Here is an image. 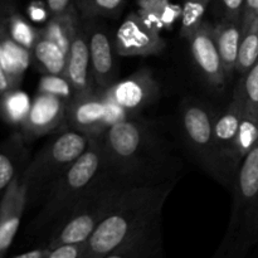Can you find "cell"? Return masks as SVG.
<instances>
[{"mask_svg":"<svg viewBox=\"0 0 258 258\" xmlns=\"http://www.w3.org/2000/svg\"><path fill=\"white\" fill-rule=\"evenodd\" d=\"M258 59V13L248 25L242 28V39L239 45L236 72L243 76Z\"/></svg>","mask_w":258,"mask_h":258,"instance_id":"24","label":"cell"},{"mask_svg":"<svg viewBox=\"0 0 258 258\" xmlns=\"http://www.w3.org/2000/svg\"><path fill=\"white\" fill-rule=\"evenodd\" d=\"M38 92L58 96L67 103L76 96L75 87L66 75H44L38 85Z\"/></svg>","mask_w":258,"mask_h":258,"instance_id":"28","label":"cell"},{"mask_svg":"<svg viewBox=\"0 0 258 258\" xmlns=\"http://www.w3.org/2000/svg\"><path fill=\"white\" fill-rule=\"evenodd\" d=\"M12 90H15L14 85H13L12 80H10V77L8 76L7 71L4 70V67H3L2 63H0V96H3L4 93L9 92V91Z\"/></svg>","mask_w":258,"mask_h":258,"instance_id":"35","label":"cell"},{"mask_svg":"<svg viewBox=\"0 0 258 258\" xmlns=\"http://www.w3.org/2000/svg\"><path fill=\"white\" fill-rule=\"evenodd\" d=\"M96 138L102 148L103 170L121 184L176 180L170 148L145 121L128 116L111 123Z\"/></svg>","mask_w":258,"mask_h":258,"instance_id":"1","label":"cell"},{"mask_svg":"<svg viewBox=\"0 0 258 258\" xmlns=\"http://www.w3.org/2000/svg\"><path fill=\"white\" fill-rule=\"evenodd\" d=\"M80 23L81 17L78 14L75 3H72L68 9H66L63 13L50 15L45 27L40 29V33L44 37L53 40L55 44L59 45L68 54L71 40H72L73 34L77 30Z\"/></svg>","mask_w":258,"mask_h":258,"instance_id":"22","label":"cell"},{"mask_svg":"<svg viewBox=\"0 0 258 258\" xmlns=\"http://www.w3.org/2000/svg\"><path fill=\"white\" fill-rule=\"evenodd\" d=\"M258 13V0H246L244 2V8L243 13H242V28H244L246 25L249 24L252 19L254 18Z\"/></svg>","mask_w":258,"mask_h":258,"instance_id":"33","label":"cell"},{"mask_svg":"<svg viewBox=\"0 0 258 258\" xmlns=\"http://www.w3.org/2000/svg\"><path fill=\"white\" fill-rule=\"evenodd\" d=\"M103 173V153L97 138L91 139L83 155L48 189L42 211L33 222V229L57 224L97 183Z\"/></svg>","mask_w":258,"mask_h":258,"instance_id":"4","label":"cell"},{"mask_svg":"<svg viewBox=\"0 0 258 258\" xmlns=\"http://www.w3.org/2000/svg\"><path fill=\"white\" fill-rule=\"evenodd\" d=\"M20 133H14L0 145V199L13 180L23 173L20 169L28 159V149Z\"/></svg>","mask_w":258,"mask_h":258,"instance_id":"20","label":"cell"},{"mask_svg":"<svg viewBox=\"0 0 258 258\" xmlns=\"http://www.w3.org/2000/svg\"><path fill=\"white\" fill-rule=\"evenodd\" d=\"M246 0H217L222 12V18L231 20H241Z\"/></svg>","mask_w":258,"mask_h":258,"instance_id":"30","label":"cell"},{"mask_svg":"<svg viewBox=\"0 0 258 258\" xmlns=\"http://www.w3.org/2000/svg\"><path fill=\"white\" fill-rule=\"evenodd\" d=\"M125 117L128 116L112 105L102 90L76 96L66 107V127L80 131L90 138L101 135L111 123Z\"/></svg>","mask_w":258,"mask_h":258,"instance_id":"8","label":"cell"},{"mask_svg":"<svg viewBox=\"0 0 258 258\" xmlns=\"http://www.w3.org/2000/svg\"><path fill=\"white\" fill-rule=\"evenodd\" d=\"M72 3V0H47V8L50 15H55L68 9Z\"/></svg>","mask_w":258,"mask_h":258,"instance_id":"34","label":"cell"},{"mask_svg":"<svg viewBox=\"0 0 258 258\" xmlns=\"http://www.w3.org/2000/svg\"><path fill=\"white\" fill-rule=\"evenodd\" d=\"M85 251V243L64 244L49 251L47 258H81Z\"/></svg>","mask_w":258,"mask_h":258,"instance_id":"31","label":"cell"},{"mask_svg":"<svg viewBox=\"0 0 258 258\" xmlns=\"http://www.w3.org/2000/svg\"><path fill=\"white\" fill-rule=\"evenodd\" d=\"M32 62L43 75H66L68 57L59 45L40 33L32 49Z\"/></svg>","mask_w":258,"mask_h":258,"instance_id":"21","label":"cell"},{"mask_svg":"<svg viewBox=\"0 0 258 258\" xmlns=\"http://www.w3.org/2000/svg\"><path fill=\"white\" fill-rule=\"evenodd\" d=\"M244 105L246 103H244L243 92H242L239 85H237L229 105L219 115H216L213 123L217 145L234 174H237L238 169L234 165L232 153H233L234 141H236L237 134H238L239 125H241L242 117H243Z\"/></svg>","mask_w":258,"mask_h":258,"instance_id":"15","label":"cell"},{"mask_svg":"<svg viewBox=\"0 0 258 258\" xmlns=\"http://www.w3.org/2000/svg\"><path fill=\"white\" fill-rule=\"evenodd\" d=\"M216 113L206 103L184 100L180 107V125L184 139L199 165L224 186L233 185L236 174L229 168L214 138Z\"/></svg>","mask_w":258,"mask_h":258,"instance_id":"5","label":"cell"},{"mask_svg":"<svg viewBox=\"0 0 258 258\" xmlns=\"http://www.w3.org/2000/svg\"><path fill=\"white\" fill-rule=\"evenodd\" d=\"M176 180L122 185L108 212L85 243L81 258H102L151 224L161 221L164 204Z\"/></svg>","mask_w":258,"mask_h":258,"instance_id":"2","label":"cell"},{"mask_svg":"<svg viewBox=\"0 0 258 258\" xmlns=\"http://www.w3.org/2000/svg\"><path fill=\"white\" fill-rule=\"evenodd\" d=\"M102 258H163L161 221L151 224Z\"/></svg>","mask_w":258,"mask_h":258,"instance_id":"17","label":"cell"},{"mask_svg":"<svg viewBox=\"0 0 258 258\" xmlns=\"http://www.w3.org/2000/svg\"><path fill=\"white\" fill-rule=\"evenodd\" d=\"M113 45L116 53L121 57H143L163 52L165 42L159 30L149 27L138 12H133L121 23Z\"/></svg>","mask_w":258,"mask_h":258,"instance_id":"10","label":"cell"},{"mask_svg":"<svg viewBox=\"0 0 258 258\" xmlns=\"http://www.w3.org/2000/svg\"><path fill=\"white\" fill-rule=\"evenodd\" d=\"M32 100L19 88L9 91L0 96V115L12 125H22L29 112Z\"/></svg>","mask_w":258,"mask_h":258,"instance_id":"25","label":"cell"},{"mask_svg":"<svg viewBox=\"0 0 258 258\" xmlns=\"http://www.w3.org/2000/svg\"><path fill=\"white\" fill-rule=\"evenodd\" d=\"M190 54L199 73L207 85L216 90H223L229 80L224 71L221 54L213 37V25L203 22L199 29L188 39Z\"/></svg>","mask_w":258,"mask_h":258,"instance_id":"13","label":"cell"},{"mask_svg":"<svg viewBox=\"0 0 258 258\" xmlns=\"http://www.w3.org/2000/svg\"><path fill=\"white\" fill-rule=\"evenodd\" d=\"M32 62V52L10 37L0 15V63L7 71L15 88L22 83L23 76Z\"/></svg>","mask_w":258,"mask_h":258,"instance_id":"18","label":"cell"},{"mask_svg":"<svg viewBox=\"0 0 258 258\" xmlns=\"http://www.w3.org/2000/svg\"><path fill=\"white\" fill-rule=\"evenodd\" d=\"M88 40L91 59V72L95 87L106 91L116 82L117 68L115 63V45L111 42L107 30L98 19H82Z\"/></svg>","mask_w":258,"mask_h":258,"instance_id":"11","label":"cell"},{"mask_svg":"<svg viewBox=\"0 0 258 258\" xmlns=\"http://www.w3.org/2000/svg\"><path fill=\"white\" fill-rule=\"evenodd\" d=\"M258 144V116L252 113L251 111L246 110L244 105L243 117H242L241 125H239L238 134H237L236 141H234L233 163L238 169L247 154L252 150Z\"/></svg>","mask_w":258,"mask_h":258,"instance_id":"23","label":"cell"},{"mask_svg":"<svg viewBox=\"0 0 258 258\" xmlns=\"http://www.w3.org/2000/svg\"><path fill=\"white\" fill-rule=\"evenodd\" d=\"M20 175L10 183L0 199V258L5 257L12 246L29 201L28 185Z\"/></svg>","mask_w":258,"mask_h":258,"instance_id":"14","label":"cell"},{"mask_svg":"<svg viewBox=\"0 0 258 258\" xmlns=\"http://www.w3.org/2000/svg\"><path fill=\"white\" fill-rule=\"evenodd\" d=\"M213 0H184L180 17V35L189 39L204 22V14Z\"/></svg>","mask_w":258,"mask_h":258,"instance_id":"27","label":"cell"},{"mask_svg":"<svg viewBox=\"0 0 258 258\" xmlns=\"http://www.w3.org/2000/svg\"><path fill=\"white\" fill-rule=\"evenodd\" d=\"M81 19L116 18L126 4V0H75Z\"/></svg>","mask_w":258,"mask_h":258,"instance_id":"26","label":"cell"},{"mask_svg":"<svg viewBox=\"0 0 258 258\" xmlns=\"http://www.w3.org/2000/svg\"><path fill=\"white\" fill-rule=\"evenodd\" d=\"M213 37L219 54H221L227 77L231 78L233 73L236 72L239 45H241V20H231L222 18L217 24L213 25Z\"/></svg>","mask_w":258,"mask_h":258,"instance_id":"19","label":"cell"},{"mask_svg":"<svg viewBox=\"0 0 258 258\" xmlns=\"http://www.w3.org/2000/svg\"><path fill=\"white\" fill-rule=\"evenodd\" d=\"M91 139L80 131L63 127L54 138L48 140L20 175L27 183L29 198L48 190L83 155L90 146Z\"/></svg>","mask_w":258,"mask_h":258,"instance_id":"7","label":"cell"},{"mask_svg":"<svg viewBox=\"0 0 258 258\" xmlns=\"http://www.w3.org/2000/svg\"><path fill=\"white\" fill-rule=\"evenodd\" d=\"M66 107L67 101L63 98L38 92L32 100L27 117L19 126V133L25 141H29L66 127Z\"/></svg>","mask_w":258,"mask_h":258,"instance_id":"12","label":"cell"},{"mask_svg":"<svg viewBox=\"0 0 258 258\" xmlns=\"http://www.w3.org/2000/svg\"><path fill=\"white\" fill-rule=\"evenodd\" d=\"M108 101L130 116L145 108L159 97L160 88L148 70L138 71L122 81H116L105 91Z\"/></svg>","mask_w":258,"mask_h":258,"instance_id":"9","label":"cell"},{"mask_svg":"<svg viewBox=\"0 0 258 258\" xmlns=\"http://www.w3.org/2000/svg\"><path fill=\"white\" fill-rule=\"evenodd\" d=\"M49 247H39V248L32 249V251L24 252L22 254H18L14 258H47L49 254Z\"/></svg>","mask_w":258,"mask_h":258,"instance_id":"36","label":"cell"},{"mask_svg":"<svg viewBox=\"0 0 258 258\" xmlns=\"http://www.w3.org/2000/svg\"><path fill=\"white\" fill-rule=\"evenodd\" d=\"M169 3H170L169 0H139V9L153 12L161 18Z\"/></svg>","mask_w":258,"mask_h":258,"instance_id":"32","label":"cell"},{"mask_svg":"<svg viewBox=\"0 0 258 258\" xmlns=\"http://www.w3.org/2000/svg\"><path fill=\"white\" fill-rule=\"evenodd\" d=\"M122 185L125 184L112 179L103 170L97 183L55 224L48 242L49 249L64 244L86 243L105 218L116 191Z\"/></svg>","mask_w":258,"mask_h":258,"instance_id":"6","label":"cell"},{"mask_svg":"<svg viewBox=\"0 0 258 258\" xmlns=\"http://www.w3.org/2000/svg\"><path fill=\"white\" fill-rule=\"evenodd\" d=\"M243 92L246 110L258 116V59L238 82Z\"/></svg>","mask_w":258,"mask_h":258,"instance_id":"29","label":"cell"},{"mask_svg":"<svg viewBox=\"0 0 258 258\" xmlns=\"http://www.w3.org/2000/svg\"><path fill=\"white\" fill-rule=\"evenodd\" d=\"M231 189V219L213 258H247L258 243V144L241 163Z\"/></svg>","mask_w":258,"mask_h":258,"instance_id":"3","label":"cell"},{"mask_svg":"<svg viewBox=\"0 0 258 258\" xmlns=\"http://www.w3.org/2000/svg\"><path fill=\"white\" fill-rule=\"evenodd\" d=\"M67 57L68 62L66 76L75 87L76 96L86 95V93L92 92L93 90H97L92 80L90 48H88L87 35L83 28L82 19L71 40Z\"/></svg>","mask_w":258,"mask_h":258,"instance_id":"16","label":"cell"}]
</instances>
